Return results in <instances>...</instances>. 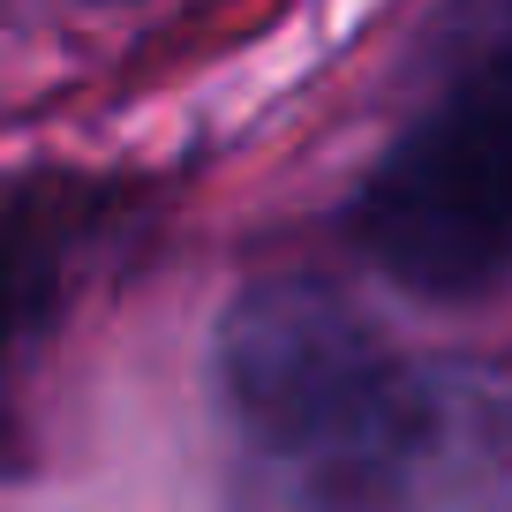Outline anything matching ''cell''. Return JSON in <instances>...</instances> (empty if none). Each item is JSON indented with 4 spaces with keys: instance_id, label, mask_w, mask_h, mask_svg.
Here are the masks:
<instances>
[{
    "instance_id": "cell-1",
    "label": "cell",
    "mask_w": 512,
    "mask_h": 512,
    "mask_svg": "<svg viewBox=\"0 0 512 512\" xmlns=\"http://www.w3.org/2000/svg\"><path fill=\"white\" fill-rule=\"evenodd\" d=\"M354 249L407 294L467 302L512 279V46H467L445 91L377 151L347 204Z\"/></svg>"
},
{
    "instance_id": "cell-2",
    "label": "cell",
    "mask_w": 512,
    "mask_h": 512,
    "mask_svg": "<svg viewBox=\"0 0 512 512\" xmlns=\"http://www.w3.org/2000/svg\"><path fill=\"white\" fill-rule=\"evenodd\" d=\"M219 407L249 467H279L332 437L377 392L400 354L324 279H256L219 317Z\"/></svg>"
},
{
    "instance_id": "cell-3",
    "label": "cell",
    "mask_w": 512,
    "mask_h": 512,
    "mask_svg": "<svg viewBox=\"0 0 512 512\" xmlns=\"http://www.w3.org/2000/svg\"><path fill=\"white\" fill-rule=\"evenodd\" d=\"M505 437V400L460 369L400 362L392 377L279 467H256L272 512H437L490 467Z\"/></svg>"
},
{
    "instance_id": "cell-4",
    "label": "cell",
    "mask_w": 512,
    "mask_h": 512,
    "mask_svg": "<svg viewBox=\"0 0 512 512\" xmlns=\"http://www.w3.org/2000/svg\"><path fill=\"white\" fill-rule=\"evenodd\" d=\"M467 46H512V0H467L460 8V53Z\"/></svg>"
},
{
    "instance_id": "cell-5",
    "label": "cell",
    "mask_w": 512,
    "mask_h": 512,
    "mask_svg": "<svg viewBox=\"0 0 512 512\" xmlns=\"http://www.w3.org/2000/svg\"><path fill=\"white\" fill-rule=\"evenodd\" d=\"M16 302H23V272H16V249L0 241V347L16 332Z\"/></svg>"
}]
</instances>
